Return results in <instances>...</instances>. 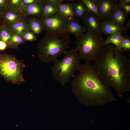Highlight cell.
I'll return each mask as SVG.
<instances>
[{"instance_id":"cell-27","label":"cell","mask_w":130,"mask_h":130,"mask_svg":"<svg viewBox=\"0 0 130 130\" xmlns=\"http://www.w3.org/2000/svg\"><path fill=\"white\" fill-rule=\"evenodd\" d=\"M8 0H0V12L4 10L8 7Z\"/></svg>"},{"instance_id":"cell-16","label":"cell","mask_w":130,"mask_h":130,"mask_svg":"<svg viewBox=\"0 0 130 130\" xmlns=\"http://www.w3.org/2000/svg\"><path fill=\"white\" fill-rule=\"evenodd\" d=\"M127 16L122 8L117 7L111 14L108 20L125 27L124 24L126 22Z\"/></svg>"},{"instance_id":"cell-14","label":"cell","mask_w":130,"mask_h":130,"mask_svg":"<svg viewBox=\"0 0 130 130\" xmlns=\"http://www.w3.org/2000/svg\"><path fill=\"white\" fill-rule=\"evenodd\" d=\"M55 6L58 13L64 19L67 21L75 19L72 3L62 2Z\"/></svg>"},{"instance_id":"cell-21","label":"cell","mask_w":130,"mask_h":130,"mask_svg":"<svg viewBox=\"0 0 130 130\" xmlns=\"http://www.w3.org/2000/svg\"><path fill=\"white\" fill-rule=\"evenodd\" d=\"M25 42L23 39L19 36L16 34H12L7 43V47L17 49L19 45L23 44Z\"/></svg>"},{"instance_id":"cell-19","label":"cell","mask_w":130,"mask_h":130,"mask_svg":"<svg viewBox=\"0 0 130 130\" xmlns=\"http://www.w3.org/2000/svg\"><path fill=\"white\" fill-rule=\"evenodd\" d=\"M58 13L55 5L49 2L48 0H44L42 5V17H51Z\"/></svg>"},{"instance_id":"cell-5","label":"cell","mask_w":130,"mask_h":130,"mask_svg":"<svg viewBox=\"0 0 130 130\" xmlns=\"http://www.w3.org/2000/svg\"><path fill=\"white\" fill-rule=\"evenodd\" d=\"M105 40L102 35L95 32H87L76 38L75 42L81 59L86 62L94 61L103 47Z\"/></svg>"},{"instance_id":"cell-2","label":"cell","mask_w":130,"mask_h":130,"mask_svg":"<svg viewBox=\"0 0 130 130\" xmlns=\"http://www.w3.org/2000/svg\"><path fill=\"white\" fill-rule=\"evenodd\" d=\"M78 71L71 83L72 92L79 102L87 106H102L116 101L94 65L86 62L81 64Z\"/></svg>"},{"instance_id":"cell-33","label":"cell","mask_w":130,"mask_h":130,"mask_svg":"<svg viewBox=\"0 0 130 130\" xmlns=\"http://www.w3.org/2000/svg\"><path fill=\"white\" fill-rule=\"evenodd\" d=\"M127 23V24L126 27L128 29H130V20H129Z\"/></svg>"},{"instance_id":"cell-24","label":"cell","mask_w":130,"mask_h":130,"mask_svg":"<svg viewBox=\"0 0 130 130\" xmlns=\"http://www.w3.org/2000/svg\"><path fill=\"white\" fill-rule=\"evenodd\" d=\"M8 7L15 10L20 11L23 6L22 0H8Z\"/></svg>"},{"instance_id":"cell-3","label":"cell","mask_w":130,"mask_h":130,"mask_svg":"<svg viewBox=\"0 0 130 130\" xmlns=\"http://www.w3.org/2000/svg\"><path fill=\"white\" fill-rule=\"evenodd\" d=\"M70 41L69 35L66 33H46L38 45L39 58L46 63L55 61L61 54L66 52Z\"/></svg>"},{"instance_id":"cell-32","label":"cell","mask_w":130,"mask_h":130,"mask_svg":"<svg viewBox=\"0 0 130 130\" xmlns=\"http://www.w3.org/2000/svg\"><path fill=\"white\" fill-rule=\"evenodd\" d=\"M48 0L49 2L55 5L63 2L64 1L63 0Z\"/></svg>"},{"instance_id":"cell-12","label":"cell","mask_w":130,"mask_h":130,"mask_svg":"<svg viewBox=\"0 0 130 130\" xmlns=\"http://www.w3.org/2000/svg\"><path fill=\"white\" fill-rule=\"evenodd\" d=\"M44 0H39L35 3L28 5H23L20 11L26 17L28 16L41 17L42 5Z\"/></svg>"},{"instance_id":"cell-23","label":"cell","mask_w":130,"mask_h":130,"mask_svg":"<svg viewBox=\"0 0 130 130\" xmlns=\"http://www.w3.org/2000/svg\"><path fill=\"white\" fill-rule=\"evenodd\" d=\"M89 10L91 12L100 19V14L98 7L95 3L94 0H82Z\"/></svg>"},{"instance_id":"cell-18","label":"cell","mask_w":130,"mask_h":130,"mask_svg":"<svg viewBox=\"0 0 130 130\" xmlns=\"http://www.w3.org/2000/svg\"><path fill=\"white\" fill-rule=\"evenodd\" d=\"M30 31L39 36L44 30L41 21L35 17L32 16L26 19Z\"/></svg>"},{"instance_id":"cell-34","label":"cell","mask_w":130,"mask_h":130,"mask_svg":"<svg viewBox=\"0 0 130 130\" xmlns=\"http://www.w3.org/2000/svg\"></svg>"},{"instance_id":"cell-17","label":"cell","mask_w":130,"mask_h":130,"mask_svg":"<svg viewBox=\"0 0 130 130\" xmlns=\"http://www.w3.org/2000/svg\"><path fill=\"white\" fill-rule=\"evenodd\" d=\"M75 19L82 20L84 16L90 11L82 0L72 3Z\"/></svg>"},{"instance_id":"cell-11","label":"cell","mask_w":130,"mask_h":130,"mask_svg":"<svg viewBox=\"0 0 130 130\" xmlns=\"http://www.w3.org/2000/svg\"><path fill=\"white\" fill-rule=\"evenodd\" d=\"M100 27L101 33L107 37L117 32H123L125 34L126 32L125 27L109 20L101 21Z\"/></svg>"},{"instance_id":"cell-10","label":"cell","mask_w":130,"mask_h":130,"mask_svg":"<svg viewBox=\"0 0 130 130\" xmlns=\"http://www.w3.org/2000/svg\"><path fill=\"white\" fill-rule=\"evenodd\" d=\"M83 26L87 32H95L102 35L101 20L99 17L93 13L89 12L82 20Z\"/></svg>"},{"instance_id":"cell-35","label":"cell","mask_w":130,"mask_h":130,"mask_svg":"<svg viewBox=\"0 0 130 130\" xmlns=\"http://www.w3.org/2000/svg\"></svg>"},{"instance_id":"cell-13","label":"cell","mask_w":130,"mask_h":130,"mask_svg":"<svg viewBox=\"0 0 130 130\" xmlns=\"http://www.w3.org/2000/svg\"><path fill=\"white\" fill-rule=\"evenodd\" d=\"M65 32L69 35H73L77 38L86 31L83 26L81 25L75 19H72L67 21Z\"/></svg>"},{"instance_id":"cell-7","label":"cell","mask_w":130,"mask_h":130,"mask_svg":"<svg viewBox=\"0 0 130 130\" xmlns=\"http://www.w3.org/2000/svg\"><path fill=\"white\" fill-rule=\"evenodd\" d=\"M40 20L46 33H65V28L68 21L58 13L51 17H41Z\"/></svg>"},{"instance_id":"cell-25","label":"cell","mask_w":130,"mask_h":130,"mask_svg":"<svg viewBox=\"0 0 130 130\" xmlns=\"http://www.w3.org/2000/svg\"><path fill=\"white\" fill-rule=\"evenodd\" d=\"M120 46V49L126 52L130 51V37L129 36L126 35L124 37Z\"/></svg>"},{"instance_id":"cell-30","label":"cell","mask_w":130,"mask_h":130,"mask_svg":"<svg viewBox=\"0 0 130 130\" xmlns=\"http://www.w3.org/2000/svg\"><path fill=\"white\" fill-rule=\"evenodd\" d=\"M7 48V43L3 41H0V51H3Z\"/></svg>"},{"instance_id":"cell-20","label":"cell","mask_w":130,"mask_h":130,"mask_svg":"<svg viewBox=\"0 0 130 130\" xmlns=\"http://www.w3.org/2000/svg\"><path fill=\"white\" fill-rule=\"evenodd\" d=\"M124 37L122 32H116L107 37L106 39L105 40L103 47L107 45L112 44L115 46L117 49L122 50L120 49V46Z\"/></svg>"},{"instance_id":"cell-15","label":"cell","mask_w":130,"mask_h":130,"mask_svg":"<svg viewBox=\"0 0 130 130\" xmlns=\"http://www.w3.org/2000/svg\"><path fill=\"white\" fill-rule=\"evenodd\" d=\"M7 27L12 34H17L22 38L24 33L30 31L25 18L20 20Z\"/></svg>"},{"instance_id":"cell-9","label":"cell","mask_w":130,"mask_h":130,"mask_svg":"<svg viewBox=\"0 0 130 130\" xmlns=\"http://www.w3.org/2000/svg\"><path fill=\"white\" fill-rule=\"evenodd\" d=\"M25 17L20 11L8 7L0 13V23L7 26L20 20L25 19Z\"/></svg>"},{"instance_id":"cell-26","label":"cell","mask_w":130,"mask_h":130,"mask_svg":"<svg viewBox=\"0 0 130 130\" xmlns=\"http://www.w3.org/2000/svg\"><path fill=\"white\" fill-rule=\"evenodd\" d=\"M23 39L25 42L32 41L37 40V39L35 34L30 31H26L24 33Z\"/></svg>"},{"instance_id":"cell-6","label":"cell","mask_w":130,"mask_h":130,"mask_svg":"<svg viewBox=\"0 0 130 130\" xmlns=\"http://www.w3.org/2000/svg\"><path fill=\"white\" fill-rule=\"evenodd\" d=\"M25 66L15 56L0 52V76L7 82L20 84L25 82L23 72Z\"/></svg>"},{"instance_id":"cell-4","label":"cell","mask_w":130,"mask_h":130,"mask_svg":"<svg viewBox=\"0 0 130 130\" xmlns=\"http://www.w3.org/2000/svg\"><path fill=\"white\" fill-rule=\"evenodd\" d=\"M61 60L58 59L51 68L52 73L56 80L64 86L73 78L75 73L80 65V60L78 52L75 48L66 52Z\"/></svg>"},{"instance_id":"cell-8","label":"cell","mask_w":130,"mask_h":130,"mask_svg":"<svg viewBox=\"0 0 130 130\" xmlns=\"http://www.w3.org/2000/svg\"><path fill=\"white\" fill-rule=\"evenodd\" d=\"M98 8L101 21L108 20L117 7L118 0H94Z\"/></svg>"},{"instance_id":"cell-22","label":"cell","mask_w":130,"mask_h":130,"mask_svg":"<svg viewBox=\"0 0 130 130\" xmlns=\"http://www.w3.org/2000/svg\"><path fill=\"white\" fill-rule=\"evenodd\" d=\"M12 33L7 26H0V41L7 43L11 37Z\"/></svg>"},{"instance_id":"cell-31","label":"cell","mask_w":130,"mask_h":130,"mask_svg":"<svg viewBox=\"0 0 130 130\" xmlns=\"http://www.w3.org/2000/svg\"><path fill=\"white\" fill-rule=\"evenodd\" d=\"M128 16L130 14V4L125 5L122 8Z\"/></svg>"},{"instance_id":"cell-1","label":"cell","mask_w":130,"mask_h":130,"mask_svg":"<svg viewBox=\"0 0 130 130\" xmlns=\"http://www.w3.org/2000/svg\"><path fill=\"white\" fill-rule=\"evenodd\" d=\"M124 52L109 44L103 47L94 60L95 68L101 79L120 98L130 91V59L126 57Z\"/></svg>"},{"instance_id":"cell-28","label":"cell","mask_w":130,"mask_h":130,"mask_svg":"<svg viewBox=\"0 0 130 130\" xmlns=\"http://www.w3.org/2000/svg\"><path fill=\"white\" fill-rule=\"evenodd\" d=\"M118 2L117 7L119 8H122L124 5L130 4V0H119Z\"/></svg>"},{"instance_id":"cell-29","label":"cell","mask_w":130,"mask_h":130,"mask_svg":"<svg viewBox=\"0 0 130 130\" xmlns=\"http://www.w3.org/2000/svg\"><path fill=\"white\" fill-rule=\"evenodd\" d=\"M39 0H22L23 5H28L36 3Z\"/></svg>"}]
</instances>
